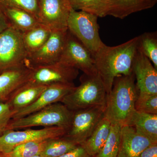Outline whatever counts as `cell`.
<instances>
[{"label":"cell","instance_id":"1","mask_svg":"<svg viewBox=\"0 0 157 157\" xmlns=\"http://www.w3.org/2000/svg\"><path fill=\"white\" fill-rule=\"evenodd\" d=\"M139 37L114 46L104 44L94 57L97 73L103 81L107 94L112 89L114 79L133 73L134 60Z\"/></svg>","mask_w":157,"mask_h":157},{"label":"cell","instance_id":"2","mask_svg":"<svg viewBox=\"0 0 157 157\" xmlns=\"http://www.w3.org/2000/svg\"><path fill=\"white\" fill-rule=\"evenodd\" d=\"M134 73L114 79L112 89L107 94L104 116L111 124L128 125L135 111V103L138 95Z\"/></svg>","mask_w":157,"mask_h":157},{"label":"cell","instance_id":"3","mask_svg":"<svg viewBox=\"0 0 157 157\" xmlns=\"http://www.w3.org/2000/svg\"><path fill=\"white\" fill-rule=\"evenodd\" d=\"M80 81V85L63 98L60 103L72 111L95 106H105L107 91L98 73L92 75L83 73Z\"/></svg>","mask_w":157,"mask_h":157},{"label":"cell","instance_id":"4","mask_svg":"<svg viewBox=\"0 0 157 157\" xmlns=\"http://www.w3.org/2000/svg\"><path fill=\"white\" fill-rule=\"evenodd\" d=\"M73 111L64 104L56 103L51 104L39 111L17 119H11L7 130L27 128L31 127L44 128L57 126L67 131L73 117Z\"/></svg>","mask_w":157,"mask_h":157},{"label":"cell","instance_id":"5","mask_svg":"<svg viewBox=\"0 0 157 157\" xmlns=\"http://www.w3.org/2000/svg\"><path fill=\"white\" fill-rule=\"evenodd\" d=\"M98 17L94 14L72 9L67 25L68 30L88 49L93 57L104 44L99 34Z\"/></svg>","mask_w":157,"mask_h":157},{"label":"cell","instance_id":"6","mask_svg":"<svg viewBox=\"0 0 157 157\" xmlns=\"http://www.w3.org/2000/svg\"><path fill=\"white\" fill-rule=\"evenodd\" d=\"M23 33L10 26L0 33V74L26 63Z\"/></svg>","mask_w":157,"mask_h":157},{"label":"cell","instance_id":"7","mask_svg":"<svg viewBox=\"0 0 157 157\" xmlns=\"http://www.w3.org/2000/svg\"><path fill=\"white\" fill-rule=\"evenodd\" d=\"M105 107L95 106L73 111L70 128L63 137L81 145L91 135L104 117Z\"/></svg>","mask_w":157,"mask_h":157},{"label":"cell","instance_id":"8","mask_svg":"<svg viewBox=\"0 0 157 157\" xmlns=\"http://www.w3.org/2000/svg\"><path fill=\"white\" fill-rule=\"evenodd\" d=\"M66 132V129L57 126L22 131L7 130L0 136V154L8 153L14 147L23 144L63 137Z\"/></svg>","mask_w":157,"mask_h":157},{"label":"cell","instance_id":"9","mask_svg":"<svg viewBox=\"0 0 157 157\" xmlns=\"http://www.w3.org/2000/svg\"><path fill=\"white\" fill-rule=\"evenodd\" d=\"M59 62L81 70L86 75L98 73L91 53L68 30L64 48Z\"/></svg>","mask_w":157,"mask_h":157},{"label":"cell","instance_id":"10","mask_svg":"<svg viewBox=\"0 0 157 157\" xmlns=\"http://www.w3.org/2000/svg\"><path fill=\"white\" fill-rule=\"evenodd\" d=\"M31 69L29 80L46 86L73 83L79 74V70L60 62L33 67Z\"/></svg>","mask_w":157,"mask_h":157},{"label":"cell","instance_id":"11","mask_svg":"<svg viewBox=\"0 0 157 157\" xmlns=\"http://www.w3.org/2000/svg\"><path fill=\"white\" fill-rule=\"evenodd\" d=\"M67 33L68 29L52 30L50 37L43 46L28 56L27 64L33 67L59 62Z\"/></svg>","mask_w":157,"mask_h":157},{"label":"cell","instance_id":"12","mask_svg":"<svg viewBox=\"0 0 157 157\" xmlns=\"http://www.w3.org/2000/svg\"><path fill=\"white\" fill-rule=\"evenodd\" d=\"M39 22L52 30L67 29L70 0H38Z\"/></svg>","mask_w":157,"mask_h":157},{"label":"cell","instance_id":"13","mask_svg":"<svg viewBox=\"0 0 157 157\" xmlns=\"http://www.w3.org/2000/svg\"><path fill=\"white\" fill-rule=\"evenodd\" d=\"M138 93L157 94V70L138 46L133 67Z\"/></svg>","mask_w":157,"mask_h":157},{"label":"cell","instance_id":"14","mask_svg":"<svg viewBox=\"0 0 157 157\" xmlns=\"http://www.w3.org/2000/svg\"><path fill=\"white\" fill-rule=\"evenodd\" d=\"M76 87L74 83H56L48 86L33 104L14 113L11 119L24 117L51 104L60 102L63 98L72 92Z\"/></svg>","mask_w":157,"mask_h":157},{"label":"cell","instance_id":"15","mask_svg":"<svg viewBox=\"0 0 157 157\" xmlns=\"http://www.w3.org/2000/svg\"><path fill=\"white\" fill-rule=\"evenodd\" d=\"M156 143L157 140L138 133L134 127L122 126L117 157H138L145 148Z\"/></svg>","mask_w":157,"mask_h":157},{"label":"cell","instance_id":"16","mask_svg":"<svg viewBox=\"0 0 157 157\" xmlns=\"http://www.w3.org/2000/svg\"><path fill=\"white\" fill-rule=\"evenodd\" d=\"M31 70L26 63L0 74V103H6L15 90L28 81Z\"/></svg>","mask_w":157,"mask_h":157},{"label":"cell","instance_id":"17","mask_svg":"<svg viewBox=\"0 0 157 157\" xmlns=\"http://www.w3.org/2000/svg\"><path fill=\"white\" fill-rule=\"evenodd\" d=\"M47 87L29 79L12 93L6 103L14 114L33 103Z\"/></svg>","mask_w":157,"mask_h":157},{"label":"cell","instance_id":"18","mask_svg":"<svg viewBox=\"0 0 157 157\" xmlns=\"http://www.w3.org/2000/svg\"><path fill=\"white\" fill-rule=\"evenodd\" d=\"M156 3L151 0H109L108 15L124 19L133 13L152 8Z\"/></svg>","mask_w":157,"mask_h":157},{"label":"cell","instance_id":"19","mask_svg":"<svg viewBox=\"0 0 157 157\" xmlns=\"http://www.w3.org/2000/svg\"><path fill=\"white\" fill-rule=\"evenodd\" d=\"M10 26L20 32L25 33L40 24L36 17L29 12L16 8L0 6Z\"/></svg>","mask_w":157,"mask_h":157},{"label":"cell","instance_id":"20","mask_svg":"<svg viewBox=\"0 0 157 157\" xmlns=\"http://www.w3.org/2000/svg\"><path fill=\"white\" fill-rule=\"evenodd\" d=\"M111 123L104 116L90 137L81 144L90 157L100 152L109 137Z\"/></svg>","mask_w":157,"mask_h":157},{"label":"cell","instance_id":"21","mask_svg":"<svg viewBox=\"0 0 157 157\" xmlns=\"http://www.w3.org/2000/svg\"><path fill=\"white\" fill-rule=\"evenodd\" d=\"M128 125L134 127L138 133L157 140V114L135 110Z\"/></svg>","mask_w":157,"mask_h":157},{"label":"cell","instance_id":"22","mask_svg":"<svg viewBox=\"0 0 157 157\" xmlns=\"http://www.w3.org/2000/svg\"><path fill=\"white\" fill-rule=\"evenodd\" d=\"M51 32L50 29L40 24L36 27L23 33L24 44L28 56L43 46L50 37Z\"/></svg>","mask_w":157,"mask_h":157},{"label":"cell","instance_id":"23","mask_svg":"<svg viewBox=\"0 0 157 157\" xmlns=\"http://www.w3.org/2000/svg\"><path fill=\"white\" fill-rule=\"evenodd\" d=\"M71 8L103 17L108 15L109 0H70Z\"/></svg>","mask_w":157,"mask_h":157},{"label":"cell","instance_id":"24","mask_svg":"<svg viewBox=\"0 0 157 157\" xmlns=\"http://www.w3.org/2000/svg\"><path fill=\"white\" fill-rule=\"evenodd\" d=\"M78 146L63 137L52 138L48 140L40 155L43 157H58Z\"/></svg>","mask_w":157,"mask_h":157},{"label":"cell","instance_id":"25","mask_svg":"<svg viewBox=\"0 0 157 157\" xmlns=\"http://www.w3.org/2000/svg\"><path fill=\"white\" fill-rule=\"evenodd\" d=\"M121 129V126L111 124L109 137L104 147L98 154L90 157H117Z\"/></svg>","mask_w":157,"mask_h":157},{"label":"cell","instance_id":"26","mask_svg":"<svg viewBox=\"0 0 157 157\" xmlns=\"http://www.w3.org/2000/svg\"><path fill=\"white\" fill-rule=\"evenodd\" d=\"M138 46L157 70L156 32L145 33L138 36Z\"/></svg>","mask_w":157,"mask_h":157},{"label":"cell","instance_id":"27","mask_svg":"<svg viewBox=\"0 0 157 157\" xmlns=\"http://www.w3.org/2000/svg\"><path fill=\"white\" fill-rule=\"evenodd\" d=\"M48 140L23 144L14 147L10 152L3 155L6 157H32L40 155Z\"/></svg>","mask_w":157,"mask_h":157},{"label":"cell","instance_id":"28","mask_svg":"<svg viewBox=\"0 0 157 157\" xmlns=\"http://www.w3.org/2000/svg\"><path fill=\"white\" fill-rule=\"evenodd\" d=\"M135 108L138 112L157 114V94L138 93Z\"/></svg>","mask_w":157,"mask_h":157},{"label":"cell","instance_id":"29","mask_svg":"<svg viewBox=\"0 0 157 157\" xmlns=\"http://www.w3.org/2000/svg\"><path fill=\"white\" fill-rule=\"evenodd\" d=\"M0 6L23 9L39 18L38 0H0Z\"/></svg>","mask_w":157,"mask_h":157},{"label":"cell","instance_id":"30","mask_svg":"<svg viewBox=\"0 0 157 157\" xmlns=\"http://www.w3.org/2000/svg\"><path fill=\"white\" fill-rule=\"evenodd\" d=\"M13 112L7 103H0V136L7 130Z\"/></svg>","mask_w":157,"mask_h":157},{"label":"cell","instance_id":"31","mask_svg":"<svg viewBox=\"0 0 157 157\" xmlns=\"http://www.w3.org/2000/svg\"><path fill=\"white\" fill-rule=\"evenodd\" d=\"M58 157H90L86 152L81 145L77 147L75 149Z\"/></svg>","mask_w":157,"mask_h":157},{"label":"cell","instance_id":"32","mask_svg":"<svg viewBox=\"0 0 157 157\" xmlns=\"http://www.w3.org/2000/svg\"><path fill=\"white\" fill-rule=\"evenodd\" d=\"M138 157H157V143L147 147Z\"/></svg>","mask_w":157,"mask_h":157},{"label":"cell","instance_id":"33","mask_svg":"<svg viewBox=\"0 0 157 157\" xmlns=\"http://www.w3.org/2000/svg\"><path fill=\"white\" fill-rule=\"evenodd\" d=\"M10 27L8 20L3 11L0 9V33Z\"/></svg>","mask_w":157,"mask_h":157},{"label":"cell","instance_id":"34","mask_svg":"<svg viewBox=\"0 0 157 157\" xmlns=\"http://www.w3.org/2000/svg\"><path fill=\"white\" fill-rule=\"evenodd\" d=\"M32 157H43L41 155H37L34 156Z\"/></svg>","mask_w":157,"mask_h":157},{"label":"cell","instance_id":"35","mask_svg":"<svg viewBox=\"0 0 157 157\" xmlns=\"http://www.w3.org/2000/svg\"><path fill=\"white\" fill-rule=\"evenodd\" d=\"M0 157H6L4 156V155L2 154H0Z\"/></svg>","mask_w":157,"mask_h":157},{"label":"cell","instance_id":"36","mask_svg":"<svg viewBox=\"0 0 157 157\" xmlns=\"http://www.w3.org/2000/svg\"><path fill=\"white\" fill-rule=\"evenodd\" d=\"M151 1H153L155 2L156 3L157 0H151Z\"/></svg>","mask_w":157,"mask_h":157}]
</instances>
